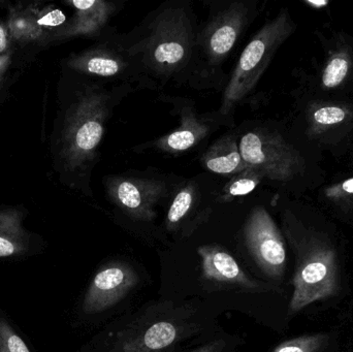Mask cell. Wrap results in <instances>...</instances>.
Returning a JSON list of instances; mask_svg holds the SVG:
<instances>
[{"label": "cell", "mask_w": 353, "mask_h": 352, "mask_svg": "<svg viewBox=\"0 0 353 352\" xmlns=\"http://www.w3.org/2000/svg\"><path fill=\"white\" fill-rule=\"evenodd\" d=\"M196 19L184 1L165 2L141 26L126 34L149 83L187 74L197 57Z\"/></svg>", "instance_id": "obj_1"}, {"label": "cell", "mask_w": 353, "mask_h": 352, "mask_svg": "<svg viewBox=\"0 0 353 352\" xmlns=\"http://www.w3.org/2000/svg\"><path fill=\"white\" fill-rule=\"evenodd\" d=\"M130 90V84L105 88L88 84L66 111L60 136L59 157L68 173H89L99 157L105 124L114 107Z\"/></svg>", "instance_id": "obj_2"}, {"label": "cell", "mask_w": 353, "mask_h": 352, "mask_svg": "<svg viewBox=\"0 0 353 352\" xmlns=\"http://www.w3.org/2000/svg\"><path fill=\"white\" fill-rule=\"evenodd\" d=\"M292 27L290 18L283 12L255 33L234 66L224 90L218 115L230 116V112L252 92L276 50L290 34Z\"/></svg>", "instance_id": "obj_3"}, {"label": "cell", "mask_w": 353, "mask_h": 352, "mask_svg": "<svg viewBox=\"0 0 353 352\" xmlns=\"http://www.w3.org/2000/svg\"><path fill=\"white\" fill-rule=\"evenodd\" d=\"M292 311L337 295L339 291L338 258L327 244L311 242L300 252L294 275Z\"/></svg>", "instance_id": "obj_4"}, {"label": "cell", "mask_w": 353, "mask_h": 352, "mask_svg": "<svg viewBox=\"0 0 353 352\" xmlns=\"http://www.w3.org/2000/svg\"><path fill=\"white\" fill-rule=\"evenodd\" d=\"M68 66L79 74L120 81L123 84L132 81L149 84L138 59L130 51L125 35L107 32L103 41L70 55Z\"/></svg>", "instance_id": "obj_5"}, {"label": "cell", "mask_w": 353, "mask_h": 352, "mask_svg": "<svg viewBox=\"0 0 353 352\" xmlns=\"http://www.w3.org/2000/svg\"><path fill=\"white\" fill-rule=\"evenodd\" d=\"M250 1H232L216 10L197 34V55L208 70L228 59L254 17Z\"/></svg>", "instance_id": "obj_6"}, {"label": "cell", "mask_w": 353, "mask_h": 352, "mask_svg": "<svg viewBox=\"0 0 353 352\" xmlns=\"http://www.w3.org/2000/svg\"><path fill=\"white\" fill-rule=\"evenodd\" d=\"M239 149L247 167H254L263 178L286 182L302 169V159L281 136L265 130H253L239 140Z\"/></svg>", "instance_id": "obj_7"}, {"label": "cell", "mask_w": 353, "mask_h": 352, "mask_svg": "<svg viewBox=\"0 0 353 352\" xmlns=\"http://www.w3.org/2000/svg\"><path fill=\"white\" fill-rule=\"evenodd\" d=\"M245 241L259 268L271 278L280 280L286 265L283 238L271 215L263 207H256L247 219Z\"/></svg>", "instance_id": "obj_8"}, {"label": "cell", "mask_w": 353, "mask_h": 352, "mask_svg": "<svg viewBox=\"0 0 353 352\" xmlns=\"http://www.w3.org/2000/svg\"><path fill=\"white\" fill-rule=\"evenodd\" d=\"M107 189L111 200L137 220L154 218L155 207L169 196V187L161 180L134 177H110Z\"/></svg>", "instance_id": "obj_9"}, {"label": "cell", "mask_w": 353, "mask_h": 352, "mask_svg": "<svg viewBox=\"0 0 353 352\" xmlns=\"http://www.w3.org/2000/svg\"><path fill=\"white\" fill-rule=\"evenodd\" d=\"M139 277L130 266L114 262L101 269L90 283L83 302L87 314H97L113 307L130 293Z\"/></svg>", "instance_id": "obj_10"}, {"label": "cell", "mask_w": 353, "mask_h": 352, "mask_svg": "<svg viewBox=\"0 0 353 352\" xmlns=\"http://www.w3.org/2000/svg\"><path fill=\"white\" fill-rule=\"evenodd\" d=\"M66 3L74 8V17L55 31L49 41H62L79 37H99L111 19L121 10L120 2L105 0H70Z\"/></svg>", "instance_id": "obj_11"}, {"label": "cell", "mask_w": 353, "mask_h": 352, "mask_svg": "<svg viewBox=\"0 0 353 352\" xmlns=\"http://www.w3.org/2000/svg\"><path fill=\"white\" fill-rule=\"evenodd\" d=\"M201 260L203 277L214 282L238 285L247 289H259L261 283L249 278L236 258L218 246H203L199 248Z\"/></svg>", "instance_id": "obj_12"}, {"label": "cell", "mask_w": 353, "mask_h": 352, "mask_svg": "<svg viewBox=\"0 0 353 352\" xmlns=\"http://www.w3.org/2000/svg\"><path fill=\"white\" fill-rule=\"evenodd\" d=\"M185 329L173 320H157L124 340L118 352H167L184 338Z\"/></svg>", "instance_id": "obj_13"}, {"label": "cell", "mask_w": 353, "mask_h": 352, "mask_svg": "<svg viewBox=\"0 0 353 352\" xmlns=\"http://www.w3.org/2000/svg\"><path fill=\"white\" fill-rule=\"evenodd\" d=\"M212 122L201 119L190 107H184L181 113V123L172 134L157 141L155 146L169 153H180L196 146L205 136L211 134Z\"/></svg>", "instance_id": "obj_14"}, {"label": "cell", "mask_w": 353, "mask_h": 352, "mask_svg": "<svg viewBox=\"0 0 353 352\" xmlns=\"http://www.w3.org/2000/svg\"><path fill=\"white\" fill-rule=\"evenodd\" d=\"M201 165L208 171L222 176H232L246 169L234 134H224L211 145L201 156Z\"/></svg>", "instance_id": "obj_15"}, {"label": "cell", "mask_w": 353, "mask_h": 352, "mask_svg": "<svg viewBox=\"0 0 353 352\" xmlns=\"http://www.w3.org/2000/svg\"><path fill=\"white\" fill-rule=\"evenodd\" d=\"M39 4V2H34L28 6H10L6 28L12 41L21 45L49 43V35L37 24Z\"/></svg>", "instance_id": "obj_16"}, {"label": "cell", "mask_w": 353, "mask_h": 352, "mask_svg": "<svg viewBox=\"0 0 353 352\" xmlns=\"http://www.w3.org/2000/svg\"><path fill=\"white\" fill-rule=\"evenodd\" d=\"M25 217L22 209H0V258L21 256L28 250L29 234L23 225Z\"/></svg>", "instance_id": "obj_17"}, {"label": "cell", "mask_w": 353, "mask_h": 352, "mask_svg": "<svg viewBox=\"0 0 353 352\" xmlns=\"http://www.w3.org/2000/svg\"><path fill=\"white\" fill-rule=\"evenodd\" d=\"M197 187L192 182L181 188L174 198L167 215V227L176 229L194 208L197 200Z\"/></svg>", "instance_id": "obj_18"}, {"label": "cell", "mask_w": 353, "mask_h": 352, "mask_svg": "<svg viewBox=\"0 0 353 352\" xmlns=\"http://www.w3.org/2000/svg\"><path fill=\"white\" fill-rule=\"evenodd\" d=\"M263 179V174L259 169L248 167L230 178L228 183L222 189L221 198L224 200H228L238 196H246L252 192Z\"/></svg>", "instance_id": "obj_19"}, {"label": "cell", "mask_w": 353, "mask_h": 352, "mask_svg": "<svg viewBox=\"0 0 353 352\" xmlns=\"http://www.w3.org/2000/svg\"><path fill=\"white\" fill-rule=\"evenodd\" d=\"M325 335H308L281 343L273 352H317L325 345Z\"/></svg>", "instance_id": "obj_20"}, {"label": "cell", "mask_w": 353, "mask_h": 352, "mask_svg": "<svg viewBox=\"0 0 353 352\" xmlns=\"http://www.w3.org/2000/svg\"><path fill=\"white\" fill-rule=\"evenodd\" d=\"M37 24L49 35L50 41V37L66 24V14L59 8H54L53 6L39 8Z\"/></svg>", "instance_id": "obj_21"}, {"label": "cell", "mask_w": 353, "mask_h": 352, "mask_svg": "<svg viewBox=\"0 0 353 352\" xmlns=\"http://www.w3.org/2000/svg\"><path fill=\"white\" fill-rule=\"evenodd\" d=\"M348 61L342 56L333 58L323 72V83L327 88H334L343 82L347 76Z\"/></svg>", "instance_id": "obj_22"}, {"label": "cell", "mask_w": 353, "mask_h": 352, "mask_svg": "<svg viewBox=\"0 0 353 352\" xmlns=\"http://www.w3.org/2000/svg\"><path fill=\"white\" fill-rule=\"evenodd\" d=\"M0 352H31L12 327L0 320Z\"/></svg>", "instance_id": "obj_23"}, {"label": "cell", "mask_w": 353, "mask_h": 352, "mask_svg": "<svg viewBox=\"0 0 353 352\" xmlns=\"http://www.w3.org/2000/svg\"><path fill=\"white\" fill-rule=\"evenodd\" d=\"M313 118L321 125H335L345 119L346 112L340 107H323L315 111Z\"/></svg>", "instance_id": "obj_24"}, {"label": "cell", "mask_w": 353, "mask_h": 352, "mask_svg": "<svg viewBox=\"0 0 353 352\" xmlns=\"http://www.w3.org/2000/svg\"><path fill=\"white\" fill-rule=\"evenodd\" d=\"M228 345V341L224 340V339H217V340L212 341L208 344L197 347V349L188 352H225L224 351H225Z\"/></svg>", "instance_id": "obj_25"}, {"label": "cell", "mask_w": 353, "mask_h": 352, "mask_svg": "<svg viewBox=\"0 0 353 352\" xmlns=\"http://www.w3.org/2000/svg\"><path fill=\"white\" fill-rule=\"evenodd\" d=\"M12 39L8 34V28L3 23L0 22V56L10 51Z\"/></svg>", "instance_id": "obj_26"}, {"label": "cell", "mask_w": 353, "mask_h": 352, "mask_svg": "<svg viewBox=\"0 0 353 352\" xmlns=\"http://www.w3.org/2000/svg\"><path fill=\"white\" fill-rule=\"evenodd\" d=\"M10 60H12V58H10V52L4 54V55L0 56V85L3 82L6 72H8V68H10Z\"/></svg>", "instance_id": "obj_27"}, {"label": "cell", "mask_w": 353, "mask_h": 352, "mask_svg": "<svg viewBox=\"0 0 353 352\" xmlns=\"http://www.w3.org/2000/svg\"><path fill=\"white\" fill-rule=\"evenodd\" d=\"M342 190L346 194H353V178L352 179L346 180L342 184Z\"/></svg>", "instance_id": "obj_28"}]
</instances>
